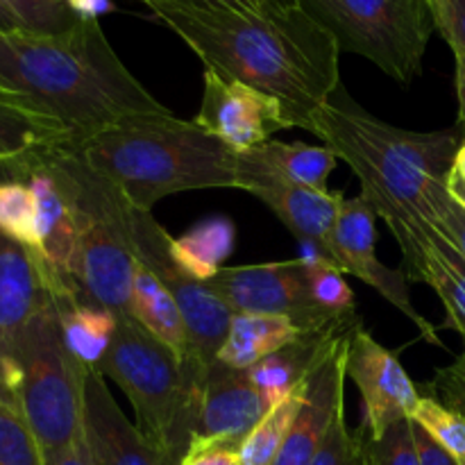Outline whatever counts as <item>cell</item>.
<instances>
[{
	"label": "cell",
	"instance_id": "30",
	"mask_svg": "<svg viewBox=\"0 0 465 465\" xmlns=\"http://www.w3.org/2000/svg\"><path fill=\"white\" fill-rule=\"evenodd\" d=\"M0 465H45L16 398L0 393Z\"/></svg>",
	"mask_w": 465,
	"mask_h": 465
},
{
	"label": "cell",
	"instance_id": "13",
	"mask_svg": "<svg viewBox=\"0 0 465 465\" xmlns=\"http://www.w3.org/2000/svg\"><path fill=\"white\" fill-rule=\"evenodd\" d=\"M239 189L262 200L298 239L302 252H316L327 262L334 259V230L343 195L331 191L291 184L263 171L248 154H239Z\"/></svg>",
	"mask_w": 465,
	"mask_h": 465
},
{
	"label": "cell",
	"instance_id": "43",
	"mask_svg": "<svg viewBox=\"0 0 465 465\" xmlns=\"http://www.w3.org/2000/svg\"><path fill=\"white\" fill-rule=\"evenodd\" d=\"M77 21H100V16L112 12V0H66Z\"/></svg>",
	"mask_w": 465,
	"mask_h": 465
},
{
	"label": "cell",
	"instance_id": "45",
	"mask_svg": "<svg viewBox=\"0 0 465 465\" xmlns=\"http://www.w3.org/2000/svg\"><path fill=\"white\" fill-rule=\"evenodd\" d=\"M0 30H21L16 16H14L7 7H5L3 0H0Z\"/></svg>",
	"mask_w": 465,
	"mask_h": 465
},
{
	"label": "cell",
	"instance_id": "36",
	"mask_svg": "<svg viewBox=\"0 0 465 465\" xmlns=\"http://www.w3.org/2000/svg\"><path fill=\"white\" fill-rule=\"evenodd\" d=\"M436 30L440 32L454 57L465 54V0H431Z\"/></svg>",
	"mask_w": 465,
	"mask_h": 465
},
{
	"label": "cell",
	"instance_id": "20",
	"mask_svg": "<svg viewBox=\"0 0 465 465\" xmlns=\"http://www.w3.org/2000/svg\"><path fill=\"white\" fill-rule=\"evenodd\" d=\"M307 331L286 316L263 313H234L216 361L234 371H248L277 350L295 343Z\"/></svg>",
	"mask_w": 465,
	"mask_h": 465
},
{
	"label": "cell",
	"instance_id": "37",
	"mask_svg": "<svg viewBox=\"0 0 465 465\" xmlns=\"http://www.w3.org/2000/svg\"><path fill=\"white\" fill-rule=\"evenodd\" d=\"M427 391L465 416V352L448 368L436 371L434 381L427 384Z\"/></svg>",
	"mask_w": 465,
	"mask_h": 465
},
{
	"label": "cell",
	"instance_id": "2",
	"mask_svg": "<svg viewBox=\"0 0 465 465\" xmlns=\"http://www.w3.org/2000/svg\"><path fill=\"white\" fill-rule=\"evenodd\" d=\"M316 139L343 159L361 184V198L386 223L402 250L409 280L420 282L425 268L427 204L445 186L465 141L463 127L413 132L381 121L357 103L343 84L313 123Z\"/></svg>",
	"mask_w": 465,
	"mask_h": 465
},
{
	"label": "cell",
	"instance_id": "31",
	"mask_svg": "<svg viewBox=\"0 0 465 465\" xmlns=\"http://www.w3.org/2000/svg\"><path fill=\"white\" fill-rule=\"evenodd\" d=\"M411 420L420 425L457 465H465V416L431 393L422 395Z\"/></svg>",
	"mask_w": 465,
	"mask_h": 465
},
{
	"label": "cell",
	"instance_id": "12",
	"mask_svg": "<svg viewBox=\"0 0 465 465\" xmlns=\"http://www.w3.org/2000/svg\"><path fill=\"white\" fill-rule=\"evenodd\" d=\"M377 213L366 200L343 198L339 209V221L334 230V259L336 266L348 275H354L363 284L381 295L391 307L398 309L404 318L420 330L422 339L431 345L440 341L434 325L413 307L411 293H409L407 272L389 268L377 257Z\"/></svg>",
	"mask_w": 465,
	"mask_h": 465
},
{
	"label": "cell",
	"instance_id": "6",
	"mask_svg": "<svg viewBox=\"0 0 465 465\" xmlns=\"http://www.w3.org/2000/svg\"><path fill=\"white\" fill-rule=\"evenodd\" d=\"M84 372L64 341L62 302L53 291L12 348L0 354V389L16 398L44 454L82 436Z\"/></svg>",
	"mask_w": 465,
	"mask_h": 465
},
{
	"label": "cell",
	"instance_id": "28",
	"mask_svg": "<svg viewBox=\"0 0 465 465\" xmlns=\"http://www.w3.org/2000/svg\"><path fill=\"white\" fill-rule=\"evenodd\" d=\"M0 236L39 254L36 200L25 182H0Z\"/></svg>",
	"mask_w": 465,
	"mask_h": 465
},
{
	"label": "cell",
	"instance_id": "22",
	"mask_svg": "<svg viewBox=\"0 0 465 465\" xmlns=\"http://www.w3.org/2000/svg\"><path fill=\"white\" fill-rule=\"evenodd\" d=\"M66 141V130L48 114L23 100H0V163L30 162Z\"/></svg>",
	"mask_w": 465,
	"mask_h": 465
},
{
	"label": "cell",
	"instance_id": "1",
	"mask_svg": "<svg viewBox=\"0 0 465 465\" xmlns=\"http://www.w3.org/2000/svg\"><path fill=\"white\" fill-rule=\"evenodd\" d=\"M150 12L175 32L207 71L272 95L291 127L313 132L341 82V48L302 5L239 14L203 3H157Z\"/></svg>",
	"mask_w": 465,
	"mask_h": 465
},
{
	"label": "cell",
	"instance_id": "15",
	"mask_svg": "<svg viewBox=\"0 0 465 465\" xmlns=\"http://www.w3.org/2000/svg\"><path fill=\"white\" fill-rule=\"evenodd\" d=\"M193 121L236 154L268 143L275 132L293 130L280 100L213 71H204L203 103Z\"/></svg>",
	"mask_w": 465,
	"mask_h": 465
},
{
	"label": "cell",
	"instance_id": "10",
	"mask_svg": "<svg viewBox=\"0 0 465 465\" xmlns=\"http://www.w3.org/2000/svg\"><path fill=\"white\" fill-rule=\"evenodd\" d=\"M204 284L234 313L286 316L307 334L330 330L336 322L345 321V318H331L318 307L309 289L302 259L223 268Z\"/></svg>",
	"mask_w": 465,
	"mask_h": 465
},
{
	"label": "cell",
	"instance_id": "44",
	"mask_svg": "<svg viewBox=\"0 0 465 465\" xmlns=\"http://www.w3.org/2000/svg\"><path fill=\"white\" fill-rule=\"evenodd\" d=\"M457 98H459V127L465 132V54L457 57Z\"/></svg>",
	"mask_w": 465,
	"mask_h": 465
},
{
	"label": "cell",
	"instance_id": "23",
	"mask_svg": "<svg viewBox=\"0 0 465 465\" xmlns=\"http://www.w3.org/2000/svg\"><path fill=\"white\" fill-rule=\"evenodd\" d=\"M130 316L148 334H153L173 352L180 354L184 361L189 359V334H186L184 316H182L175 298L168 293L157 275L141 263L136 266L134 282H132Z\"/></svg>",
	"mask_w": 465,
	"mask_h": 465
},
{
	"label": "cell",
	"instance_id": "29",
	"mask_svg": "<svg viewBox=\"0 0 465 465\" xmlns=\"http://www.w3.org/2000/svg\"><path fill=\"white\" fill-rule=\"evenodd\" d=\"M300 259L307 268L309 289H312L318 307L330 313L331 318L354 316L357 313L354 312V293L345 280V272L316 252H302Z\"/></svg>",
	"mask_w": 465,
	"mask_h": 465
},
{
	"label": "cell",
	"instance_id": "14",
	"mask_svg": "<svg viewBox=\"0 0 465 465\" xmlns=\"http://www.w3.org/2000/svg\"><path fill=\"white\" fill-rule=\"evenodd\" d=\"M345 371L361 395V430L368 436H381L404 418L411 420L422 395L418 393L400 359L377 343L363 322L350 334Z\"/></svg>",
	"mask_w": 465,
	"mask_h": 465
},
{
	"label": "cell",
	"instance_id": "33",
	"mask_svg": "<svg viewBox=\"0 0 465 465\" xmlns=\"http://www.w3.org/2000/svg\"><path fill=\"white\" fill-rule=\"evenodd\" d=\"M357 431L363 440L366 465H420L409 418L391 425L381 436H368L361 427Z\"/></svg>",
	"mask_w": 465,
	"mask_h": 465
},
{
	"label": "cell",
	"instance_id": "19",
	"mask_svg": "<svg viewBox=\"0 0 465 465\" xmlns=\"http://www.w3.org/2000/svg\"><path fill=\"white\" fill-rule=\"evenodd\" d=\"M53 291L68 293L54 282L39 254L0 236V354L12 348Z\"/></svg>",
	"mask_w": 465,
	"mask_h": 465
},
{
	"label": "cell",
	"instance_id": "42",
	"mask_svg": "<svg viewBox=\"0 0 465 465\" xmlns=\"http://www.w3.org/2000/svg\"><path fill=\"white\" fill-rule=\"evenodd\" d=\"M445 189H448L450 198L465 209V141L459 148L457 157H454L452 168L448 173V182H445Z\"/></svg>",
	"mask_w": 465,
	"mask_h": 465
},
{
	"label": "cell",
	"instance_id": "26",
	"mask_svg": "<svg viewBox=\"0 0 465 465\" xmlns=\"http://www.w3.org/2000/svg\"><path fill=\"white\" fill-rule=\"evenodd\" d=\"M236 243L234 223L225 216H213L198 223L182 236H173V257L200 282H209L223 271Z\"/></svg>",
	"mask_w": 465,
	"mask_h": 465
},
{
	"label": "cell",
	"instance_id": "9",
	"mask_svg": "<svg viewBox=\"0 0 465 465\" xmlns=\"http://www.w3.org/2000/svg\"><path fill=\"white\" fill-rule=\"evenodd\" d=\"M127 230L132 250L141 266L157 275L175 298L189 334V359L186 363L209 371L216 363V354L225 341L234 312L218 298L207 284L191 277L173 257V236L157 223L153 212H141L127 204Z\"/></svg>",
	"mask_w": 465,
	"mask_h": 465
},
{
	"label": "cell",
	"instance_id": "7",
	"mask_svg": "<svg viewBox=\"0 0 465 465\" xmlns=\"http://www.w3.org/2000/svg\"><path fill=\"white\" fill-rule=\"evenodd\" d=\"M98 371L130 400L136 427L180 465L189 452L207 371L186 363L132 316L118 318Z\"/></svg>",
	"mask_w": 465,
	"mask_h": 465
},
{
	"label": "cell",
	"instance_id": "39",
	"mask_svg": "<svg viewBox=\"0 0 465 465\" xmlns=\"http://www.w3.org/2000/svg\"><path fill=\"white\" fill-rule=\"evenodd\" d=\"M411 430H413V443H416L418 457H420V465H457L452 457L422 430L420 425L411 420Z\"/></svg>",
	"mask_w": 465,
	"mask_h": 465
},
{
	"label": "cell",
	"instance_id": "18",
	"mask_svg": "<svg viewBox=\"0 0 465 465\" xmlns=\"http://www.w3.org/2000/svg\"><path fill=\"white\" fill-rule=\"evenodd\" d=\"M23 166H27V184L36 200L39 259L62 289L80 298L75 286L77 227L71 204L44 163L30 159Z\"/></svg>",
	"mask_w": 465,
	"mask_h": 465
},
{
	"label": "cell",
	"instance_id": "24",
	"mask_svg": "<svg viewBox=\"0 0 465 465\" xmlns=\"http://www.w3.org/2000/svg\"><path fill=\"white\" fill-rule=\"evenodd\" d=\"M62 331L73 357L84 368H98L107 357L118 327V316L100 304L59 293Z\"/></svg>",
	"mask_w": 465,
	"mask_h": 465
},
{
	"label": "cell",
	"instance_id": "41",
	"mask_svg": "<svg viewBox=\"0 0 465 465\" xmlns=\"http://www.w3.org/2000/svg\"><path fill=\"white\" fill-rule=\"evenodd\" d=\"M45 465H94L89 457V450H86L84 436L71 443L68 448L57 450V452L44 454Z\"/></svg>",
	"mask_w": 465,
	"mask_h": 465
},
{
	"label": "cell",
	"instance_id": "11",
	"mask_svg": "<svg viewBox=\"0 0 465 465\" xmlns=\"http://www.w3.org/2000/svg\"><path fill=\"white\" fill-rule=\"evenodd\" d=\"M359 325H361V318L354 316L341 322L330 334L316 366L307 375L302 409L272 465H312L336 418L345 413L348 341L354 327Z\"/></svg>",
	"mask_w": 465,
	"mask_h": 465
},
{
	"label": "cell",
	"instance_id": "32",
	"mask_svg": "<svg viewBox=\"0 0 465 465\" xmlns=\"http://www.w3.org/2000/svg\"><path fill=\"white\" fill-rule=\"evenodd\" d=\"M21 30L36 35H64L80 25L66 0H3Z\"/></svg>",
	"mask_w": 465,
	"mask_h": 465
},
{
	"label": "cell",
	"instance_id": "3",
	"mask_svg": "<svg viewBox=\"0 0 465 465\" xmlns=\"http://www.w3.org/2000/svg\"><path fill=\"white\" fill-rule=\"evenodd\" d=\"M0 82L54 118L71 143L130 118L173 114L121 62L100 21L64 35L0 30Z\"/></svg>",
	"mask_w": 465,
	"mask_h": 465
},
{
	"label": "cell",
	"instance_id": "25",
	"mask_svg": "<svg viewBox=\"0 0 465 465\" xmlns=\"http://www.w3.org/2000/svg\"><path fill=\"white\" fill-rule=\"evenodd\" d=\"M248 154L257 166L291 184L309 186V189L327 191V180L334 173L339 157L327 145H307L302 141L295 143H282V141H268L259 148L250 150Z\"/></svg>",
	"mask_w": 465,
	"mask_h": 465
},
{
	"label": "cell",
	"instance_id": "21",
	"mask_svg": "<svg viewBox=\"0 0 465 465\" xmlns=\"http://www.w3.org/2000/svg\"><path fill=\"white\" fill-rule=\"evenodd\" d=\"M345 321H350V318H345ZM341 322L331 325L330 330L304 334L302 339H298L295 343L277 350L271 357L262 359V361L254 363L252 368L245 371L248 372L250 381H252V386L259 391V395H262L266 409L282 402L291 391L298 389V386L307 380V375L312 372V368L316 366L318 357H321L322 348H325L327 339H330V334L341 325Z\"/></svg>",
	"mask_w": 465,
	"mask_h": 465
},
{
	"label": "cell",
	"instance_id": "5",
	"mask_svg": "<svg viewBox=\"0 0 465 465\" xmlns=\"http://www.w3.org/2000/svg\"><path fill=\"white\" fill-rule=\"evenodd\" d=\"M73 209L77 227L75 286L80 300L130 316L132 282L139 262L127 230V200L91 171L71 141L36 154Z\"/></svg>",
	"mask_w": 465,
	"mask_h": 465
},
{
	"label": "cell",
	"instance_id": "40",
	"mask_svg": "<svg viewBox=\"0 0 465 465\" xmlns=\"http://www.w3.org/2000/svg\"><path fill=\"white\" fill-rule=\"evenodd\" d=\"M180 465H241V459L239 452H232V450L203 448L189 450Z\"/></svg>",
	"mask_w": 465,
	"mask_h": 465
},
{
	"label": "cell",
	"instance_id": "17",
	"mask_svg": "<svg viewBox=\"0 0 465 465\" xmlns=\"http://www.w3.org/2000/svg\"><path fill=\"white\" fill-rule=\"evenodd\" d=\"M262 395L248 372L212 363L204 377L203 398L189 450L218 448L239 452L243 440L266 413Z\"/></svg>",
	"mask_w": 465,
	"mask_h": 465
},
{
	"label": "cell",
	"instance_id": "46",
	"mask_svg": "<svg viewBox=\"0 0 465 465\" xmlns=\"http://www.w3.org/2000/svg\"><path fill=\"white\" fill-rule=\"evenodd\" d=\"M0 100H21V98H16L14 94H9V91L3 86V82H0ZM23 103H25V100H23Z\"/></svg>",
	"mask_w": 465,
	"mask_h": 465
},
{
	"label": "cell",
	"instance_id": "34",
	"mask_svg": "<svg viewBox=\"0 0 465 465\" xmlns=\"http://www.w3.org/2000/svg\"><path fill=\"white\" fill-rule=\"evenodd\" d=\"M312 465H366L363 440L359 431H350L345 413L336 418L325 443L318 450Z\"/></svg>",
	"mask_w": 465,
	"mask_h": 465
},
{
	"label": "cell",
	"instance_id": "8",
	"mask_svg": "<svg viewBox=\"0 0 465 465\" xmlns=\"http://www.w3.org/2000/svg\"><path fill=\"white\" fill-rule=\"evenodd\" d=\"M339 44L409 84L422 71L427 44L436 30L431 0H300Z\"/></svg>",
	"mask_w": 465,
	"mask_h": 465
},
{
	"label": "cell",
	"instance_id": "27",
	"mask_svg": "<svg viewBox=\"0 0 465 465\" xmlns=\"http://www.w3.org/2000/svg\"><path fill=\"white\" fill-rule=\"evenodd\" d=\"M304 384H307V380H304L298 389L291 391L282 402L272 404V407L263 413L262 420L254 425V430L250 431L248 439L241 445V465L275 463L277 454L284 448L286 439H289L291 434V427H293L295 418H298L300 409H302Z\"/></svg>",
	"mask_w": 465,
	"mask_h": 465
},
{
	"label": "cell",
	"instance_id": "4",
	"mask_svg": "<svg viewBox=\"0 0 465 465\" xmlns=\"http://www.w3.org/2000/svg\"><path fill=\"white\" fill-rule=\"evenodd\" d=\"M71 145L141 212L182 191L239 189V154L175 114L130 118Z\"/></svg>",
	"mask_w": 465,
	"mask_h": 465
},
{
	"label": "cell",
	"instance_id": "16",
	"mask_svg": "<svg viewBox=\"0 0 465 465\" xmlns=\"http://www.w3.org/2000/svg\"><path fill=\"white\" fill-rule=\"evenodd\" d=\"M82 436L94 465H177L136 422L127 420L98 368H86Z\"/></svg>",
	"mask_w": 465,
	"mask_h": 465
},
{
	"label": "cell",
	"instance_id": "38",
	"mask_svg": "<svg viewBox=\"0 0 465 465\" xmlns=\"http://www.w3.org/2000/svg\"><path fill=\"white\" fill-rule=\"evenodd\" d=\"M213 9H227V12L239 14H262V12H280V9L298 7L300 0H198Z\"/></svg>",
	"mask_w": 465,
	"mask_h": 465
},
{
	"label": "cell",
	"instance_id": "47",
	"mask_svg": "<svg viewBox=\"0 0 465 465\" xmlns=\"http://www.w3.org/2000/svg\"><path fill=\"white\" fill-rule=\"evenodd\" d=\"M143 5H157V3H177V0H141ZM189 3H198V0H189Z\"/></svg>",
	"mask_w": 465,
	"mask_h": 465
},
{
	"label": "cell",
	"instance_id": "35",
	"mask_svg": "<svg viewBox=\"0 0 465 465\" xmlns=\"http://www.w3.org/2000/svg\"><path fill=\"white\" fill-rule=\"evenodd\" d=\"M427 223L443 236L448 243H452L459 250V254L465 259V209L459 207L450 198L448 189L440 186L430 195L427 204Z\"/></svg>",
	"mask_w": 465,
	"mask_h": 465
}]
</instances>
